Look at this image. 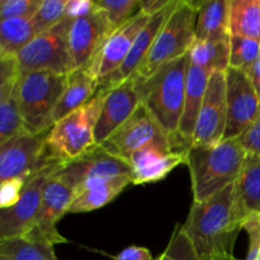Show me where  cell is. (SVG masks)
I'll return each mask as SVG.
<instances>
[{"mask_svg":"<svg viewBox=\"0 0 260 260\" xmlns=\"http://www.w3.org/2000/svg\"><path fill=\"white\" fill-rule=\"evenodd\" d=\"M241 223L234 212V184L203 202H193L182 231L201 260H236Z\"/></svg>","mask_w":260,"mask_h":260,"instance_id":"6da1fadb","label":"cell"},{"mask_svg":"<svg viewBox=\"0 0 260 260\" xmlns=\"http://www.w3.org/2000/svg\"><path fill=\"white\" fill-rule=\"evenodd\" d=\"M248 152L239 139L223 140L210 146H190L187 167L190 173L193 202H203L238 180Z\"/></svg>","mask_w":260,"mask_h":260,"instance_id":"7a4b0ae2","label":"cell"},{"mask_svg":"<svg viewBox=\"0 0 260 260\" xmlns=\"http://www.w3.org/2000/svg\"><path fill=\"white\" fill-rule=\"evenodd\" d=\"M189 55L167 63L150 78L136 75L141 103L170 139L177 136L184 108Z\"/></svg>","mask_w":260,"mask_h":260,"instance_id":"3957f363","label":"cell"},{"mask_svg":"<svg viewBox=\"0 0 260 260\" xmlns=\"http://www.w3.org/2000/svg\"><path fill=\"white\" fill-rule=\"evenodd\" d=\"M106 91L101 86L88 103L53 124L46 142L48 160L63 164L96 146L94 132Z\"/></svg>","mask_w":260,"mask_h":260,"instance_id":"277c9868","label":"cell"},{"mask_svg":"<svg viewBox=\"0 0 260 260\" xmlns=\"http://www.w3.org/2000/svg\"><path fill=\"white\" fill-rule=\"evenodd\" d=\"M200 2L178 0L177 7L155 38L146 58L137 69V75L150 78L160 68L189 52L196 41V19Z\"/></svg>","mask_w":260,"mask_h":260,"instance_id":"5b68a950","label":"cell"},{"mask_svg":"<svg viewBox=\"0 0 260 260\" xmlns=\"http://www.w3.org/2000/svg\"><path fill=\"white\" fill-rule=\"evenodd\" d=\"M68 75L51 71L20 74L18 83V104L25 129L32 134L50 131L52 116L62 96Z\"/></svg>","mask_w":260,"mask_h":260,"instance_id":"8992f818","label":"cell"},{"mask_svg":"<svg viewBox=\"0 0 260 260\" xmlns=\"http://www.w3.org/2000/svg\"><path fill=\"white\" fill-rule=\"evenodd\" d=\"M71 23L73 19L65 17L60 23L40 33L29 45L25 46L17 55L20 74L51 71L60 75H69L75 70L69 47Z\"/></svg>","mask_w":260,"mask_h":260,"instance_id":"52a82bcc","label":"cell"},{"mask_svg":"<svg viewBox=\"0 0 260 260\" xmlns=\"http://www.w3.org/2000/svg\"><path fill=\"white\" fill-rule=\"evenodd\" d=\"M62 162H51L25 182L19 201L0 213V239L24 236L35 225L42 206L46 185Z\"/></svg>","mask_w":260,"mask_h":260,"instance_id":"ba28073f","label":"cell"},{"mask_svg":"<svg viewBox=\"0 0 260 260\" xmlns=\"http://www.w3.org/2000/svg\"><path fill=\"white\" fill-rule=\"evenodd\" d=\"M101 146L126 161L134 152L147 146L173 149L170 136H168L142 103Z\"/></svg>","mask_w":260,"mask_h":260,"instance_id":"9c48e42d","label":"cell"},{"mask_svg":"<svg viewBox=\"0 0 260 260\" xmlns=\"http://www.w3.org/2000/svg\"><path fill=\"white\" fill-rule=\"evenodd\" d=\"M50 131L40 134L24 131L0 144V183L28 177L47 164L57 162L48 160L46 155Z\"/></svg>","mask_w":260,"mask_h":260,"instance_id":"30bf717a","label":"cell"},{"mask_svg":"<svg viewBox=\"0 0 260 260\" xmlns=\"http://www.w3.org/2000/svg\"><path fill=\"white\" fill-rule=\"evenodd\" d=\"M226 101L228 123L223 140L236 139L260 117L259 99L248 74L238 69H228Z\"/></svg>","mask_w":260,"mask_h":260,"instance_id":"8fae6325","label":"cell"},{"mask_svg":"<svg viewBox=\"0 0 260 260\" xmlns=\"http://www.w3.org/2000/svg\"><path fill=\"white\" fill-rule=\"evenodd\" d=\"M75 194V188L71 187L68 182H65L55 173L46 185L42 206L37 220L24 236L35 240L45 241L51 245L68 243V240L57 231L56 223L63 215L68 213Z\"/></svg>","mask_w":260,"mask_h":260,"instance_id":"7c38bea8","label":"cell"},{"mask_svg":"<svg viewBox=\"0 0 260 260\" xmlns=\"http://www.w3.org/2000/svg\"><path fill=\"white\" fill-rule=\"evenodd\" d=\"M228 123L226 73H212L198 117L192 146H210L223 141Z\"/></svg>","mask_w":260,"mask_h":260,"instance_id":"4fadbf2b","label":"cell"},{"mask_svg":"<svg viewBox=\"0 0 260 260\" xmlns=\"http://www.w3.org/2000/svg\"><path fill=\"white\" fill-rule=\"evenodd\" d=\"M56 174L76 190L86 180L131 177L132 170L126 160L111 154L102 146H94L76 159L61 164Z\"/></svg>","mask_w":260,"mask_h":260,"instance_id":"5bb4252c","label":"cell"},{"mask_svg":"<svg viewBox=\"0 0 260 260\" xmlns=\"http://www.w3.org/2000/svg\"><path fill=\"white\" fill-rule=\"evenodd\" d=\"M150 17L140 10L134 18L114 30L102 45V48L88 66V70L98 80L99 85L116 73L126 61L135 41L149 22Z\"/></svg>","mask_w":260,"mask_h":260,"instance_id":"9a60e30c","label":"cell"},{"mask_svg":"<svg viewBox=\"0 0 260 260\" xmlns=\"http://www.w3.org/2000/svg\"><path fill=\"white\" fill-rule=\"evenodd\" d=\"M140 104L141 99L136 86V75H132L119 85L107 89L94 132L96 146H101L121 127L135 113Z\"/></svg>","mask_w":260,"mask_h":260,"instance_id":"2e32d148","label":"cell"},{"mask_svg":"<svg viewBox=\"0 0 260 260\" xmlns=\"http://www.w3.org/2000/svg\"><path fill=\"white\" fill-rule=\"evenodd\" d=\"M113 32L107 14L99 8L88 17L73 19L69 29V47L74 68H88Z\"/></svg>","mask_w":260,"mask_h":260,"instance_id":"e0dca14e","label":"cell"},{"mask_svg":"<svg viewBox=\"0 0 260 260\" xmlns=\"http://www.w3.org/2000/svg\"><path fill=\"white\" fill-rule=\"evenodd\" d=\"M19 78L17 56L0 57V144L27 131L18 104Z\"/></svg>","mask_w":260,"mask_h":260,"instance_id":"ac0fdd59","label":"cell"},{"mask_svg":"<svg viewBox=\"0 0 260 260\" xmlns=\"http://www.w3.org/2000/svg\"><path fill=\"white\" fill-rule=\"evenodd\" d=\"M210 75L211 74L206 71L205 69L193 65L189 61L184 108H183L177 136L172 139V146L174 151L187 152L188 149L192 146L196 127H197L198 117H200L203 99H205L206 90H207Z\"/></svg>","mask_w":260,"mask_h":260,"instance_id":"d6986e66","label":"cell"},{"mask_svg":"<svg viewBox=\"0 0 260 260\" xmlns=\"http://www.w3.org/2000/svg\"><path fill=\"white\" fill-rule=\"evenodd\" d=\"M132 170V184H146L164 179L173 169L187 162V152L169 147L147 146L127 159Z\"/></svg>","mask_w":260,"mask_h":260,"instance_id":"ffe728a7","label":"cell"},{"mask_svg":"<svg viewBox=\"0 0 260 260\" xmlns=\"http://www.w3.org/2000/svg\"><path fill=\"white\" fill-rule=\"evenodd\" d=\"M177 4L178 0H174L167 9H164L162 12L150 17L147 24L145 25L144 29L140 32L139 37L135 41L134 46H132L131 51H129L128 56H127L126 61L122 63V66L116 71V73L112 74L108 79H106V80L101 84L102 88H113V86L119 85V84L123 83L124 80H127V79L131 78L132 75L136 74L137 69L140 68L142 61L146 58L147 53H149L155 38L159 35L162 25L165 24V22H167L168 18L170 17L173 10L175 9Z\"/></svg>","mask_w":260,"mask_h":260,"instance_id":"44dd1931","label":"cell"},{"mask_svg":"<svg viewBox=\"0 0 260 260\" xmlns=\"http://www.w3.org/2000/svg\"><path fill=\"white\" fill-rule=\"evenodd\" d=\"M234 212L241 223L260 218V156L248 154L243 170L234 183Z\"/></svg>","mask_w":260,"mask_h":260,"instance_id":"7402d4cb","label":"cell"},{"mask_svg":"<svg viewBox=\"0 0 260 260\" xmlns=\"http://www.w3.org/2000/svg\"><path fill=\"white\" fill-rule=\"evenodd\" d=\"M131 183V177H117L109 179L96 178L86 180L76 189L75 198L71 202L68 213L89 212L104 207Z\"/></svg>","mask_w":260,"mask_h":260,"instance_id":"603a6c76","label":"cell"},{"mask_svg":"<svg viewBox=\"0 0 260 260\" xmlns=\"http://www.w3.org/2000/svg\"><path fill=\"white\" fill-rule=\"evenodd\" d=\"M196 40H230V0H201L196 19Z\"/></svg>","mask_w":260,"mask_h":260,"instance_id":"cb8c5ba5","label":"cell"},{"mask_svg":"<svg viewBox=\"0 0 260 260\" xmlns=\"http://www.w3.org/2000/svg\"><path fill=\"white\" fill-rule=\"evenodd\" d=\"M101 85L86 68L75 69L68 75L65 90L53 112V124L71 112L88 103L96 94Z\"/></svg>","mask_w":260,"mask_h":260,"instance_id":"d4e9b609","label":"cell"},{"mask_svg":"<svg viewBox=\"0 0 260 260\" xmlns=\"http://www.w3.org/2000/svg\"><path fill=\"white\" fill-rule=\"evenodd\" d=\"M40 35L33 18H15L0 23V57L17 56Z\"/></svg>","mask_w":260,"mask_h":260,"instance_id":"484cf974","label":"cell"},{"mask_svg":"<svg viewBox=\"0 0 260 260\" xmlns=\"http://www.w3.org/2000/svg\"><path fill=\"white\" fill-rule=\"evenodd\" d=\"M190 63L205 69L210 74L226 73L230 68V40L198 41L196 40L189 52Z\"/></svg>","mask_w":260,"mask_h":260,"instance_id":"4316f807","label":"cell"},{"mask_svg":"<svg viewBox=\"0 0 260 260\" xmlns=\"http://www.w3.org/2000/svg\"><path fill=\"white\" fill-rule=\"evenodd\" d=\"M0 260H60L53 245L28 236L0 239Z\"/></svg>","mask_w":260,"mask_h":260,"instance_id":"83f0119b","label":"cell"},{"mask_svg":"<svg viewBox=\"0 0 260 260\" xmlns=\"http://www.w3.org/2000/svg\"><path fill=\"white\" fill-rule=\"evenodd\" d=\"M230 36L260 42V0H230Z\"/></svg>","mask_w":260,"mask_h":260,"instance_id":"f1b7e54d","label":"cell"},{"mask_svg":"<svg viewBox=\"0 0 260 260\" xmlns=\"http://www.w3.org/2000/svg\"><path fill=\"white\" fill-rule=\"evenodd\" d=\"M260 56V42L240 36H230V68L249 74Z\"/></svg>","mask_w":260,"mask_h":260,"instance_id":"f546056e","label":"cell"},{"mask_svg":"<svg viewBox=\"0 0 260 260\" xmlns=\"http://www.w3.org/2000/svg\"><path fill=\"white\" fill-rule=\"evenodd\" d=\"M95 4L106 13L113 30H117L140 12L141 0H98Z\"/></svg>","mask_w":260,"mask_h":260,"instance_id":"4dcf8cb0","label":"cell"},{"mask_svg":"<svg viewBox=\"0 0 260 260\" xmlns=\"http://www.w3.org/2000/svg\"><path fill=\"white\" fill-rule=\"evenodd\" d=\"M68 0H42L40 9L33 17L38 32L42 33L60 23L65 18Z\"/></svg>","mask_w":260,"mask_h":260,"instance_id":"1f68e13d","label":"cell"},{"mask_svg":"<svg viewBox=\"0 0 260 260\" xmlns=\"http://www.w3.org/2000/svg\"><path fill=\"white\" fill-rule=\"evenodd\" d=\"M157 260H201L196 254L194 249L190 245L189 240L182 228H177L173 233L172 239L168 244L164 253L157 258ZM239 260V259H236Z\"/></svg>","mask_w":260,"mask_h":260,"instance_id":"d6a6232c","label":"cell"},{"mask_svg":"<svg viewBox=\"0 0 260 260\" xmlns=\"http://www.w3.org/2000/svg\"><path fill=\"white\" fill-rule=\"evenodd\" d=\"M42 0H0V19L33 18Z\"/></svg>","mask_w":260,"mask_h":260,"instance_id":"836d02e7","label":"cell"},{"mask_svg":"<svg viewBox=\"0 0 260 260\" xmlns=\"http://www.w3.org/2000/svg\"><path fill=\"white\" fill-rule=\"evenodd\" d=\"M29 177L30 175L14 178V179L0 183L2 184V188H0V207H2V210L13 207L19 201L25 182Z\"/></svg>","mask_w":260,"mask_h":260,"instance_id":"e575fe53","label":"cell"},{"mask_svg":"<svg viewBox=\"0 0 260 260\" xmlns=\"http://www.w3.org/2000/svg\"><path fill=\"white\" fill-rule=\"evenodd\" d=\"M238 139L248 154L260 156V117Z\"/></svg>","mask_w":260,"mask_h":260,"instance_id":"d590c367","label":"cell"},{"mask_svg":"<svg viewBox=\"0 0 260 260\" xmlns=\"http://www.w3.org/2000/svg\"><path fill=\"white\" fill-rule=\"evenodd\" d=\"M98 10L95 2L90 0H68L65 10V17L71 19H78V18L88 17Z\"/></svg>","mask_w":260,"mask_h":260,"instance_id":"8d00e7d4","label":"cell"},{"mask_svg":"<svg viewBox=\"0 0 260 260\" xmlns=\"http://www.w3.org/2000/svg\"><path fill=\"white\" fill-rule=\"evenodd\" d=\"M113 260H157L152 258L149 249L144 246H128L123 249L118 255L114 256Z\"/></svg>","mask_w":260,"mask_h":260,"instance_id":"74e56055","label":"cell"},{"mask_svg":"<svg viewBox=\"0 0 260 260\" xmlns=\"http://www.w3.org/2000/svg\"><path fill=\"white\" fill-rule=\"evenodd\" d=\"M174 0H141V10L144 14H146L147 17H152V15L157 14V13L162 12L164 9H167Z\"/></svg>","mask_w":260,"mask_h":260,"instance_id":"f35d334b","label":"cell"},{"mask_svg":"<svg viewBox=\"0 0 260 260\" xmlns=\"http://www.w3.org/2000/svg\"><path fill=\"white\" fill-rule=\"evenodd\" d=\"M249 78H250L251 83H253L254 89L256 91V95H258L259 104H260V56L256 60V62L254 63V66L251 68V70L249 71Z\"/></svg>","mask_w":260,"mask_h":260,"instance_id":"ab89813d","label":"cell"}]
</instances>
